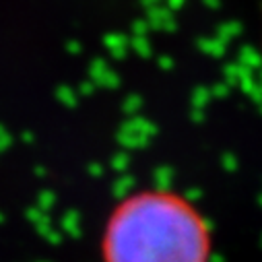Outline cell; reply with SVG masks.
Wrapping results in <instances>:
<instances>
[{"instance_id":"1","label":"cell","mask_w":262,"mask_h":262,"mask_svg":"<svg viewBox=\"0 0 262 262\" xmlns=\"http://www.w3.org/2000/svg\"><path fill=\"white\" fill-rule=\"evenodd\" d=\"M205 217L176 192L147 190L126 199L103 233V262H209Z\"/></svg>"}]
</instances>
